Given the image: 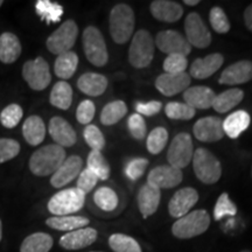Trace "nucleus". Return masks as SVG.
Segmentation results:
<instances>
[{"mask_svg": "<svg viewBox=\"0 0 252 252\" xmlns=\"http://www.w3.org/2000/svg\"><path fill=\"white\" fill-rule=\"evenodd\" d=\"M193 167L196 178L206 185H213L220 179L222 167L217 158L206 149H197L193 154Z\"/></svg>", "mask_w": 252, "mask_h": 252, "instance_id": "39448f33", "label": "nucleus"}, {"mask_svg": "<svg viewBox=\"0 0 252 252\" xmlns=\"http://www.w3.org/2000/svg\"><path fill=\"white\" fill-rule=\"evenodd\" d=\"M84 140L93 151H102L105 147V139L102 131L96 125H88L83 131Z\"/></svg>", "mask_w": 252, "mask_h": 252, "instance_id": "37998d69", "label": "nucleus"}, {"mask_svg": "<svg viewBox=\"0 0 252 252\" xmlns=\"http://www.w3.org/2000/svg\"><path fill=\"white\" fill-rule=\"evenodd\" d=\"M2 4H4V1H2V0H0V7H1Z\"/></svg>", "mask_w": 252, "mask_h": 252, "instance_id": "4d7b16f0", "label": "nucleus"}, {"mask_svg": "<svg viewBox=\"0 0 252 252\" xmlns=\"http://www.w3.org/2000/svg\"><path fill=\"white\" fill-rule=\"evenodd\" d=\"M236 214H237V207L230 200L229 195L226 193L220 194L214 208V219L220 220L225 216H235Z\"/></svg>", "mask_w": 252, "mask_h": 252, "instance_id": "79ce46f5", "label": "nucleus"}, {"mask_svg": "<svg viewBox=\"0 0 252 252\" xmlns=\"http://www.w3.org/2000/svg\"><path fill=\"white\" fill-rule=\"evenodd\" d=\"M162 108V104L159 100H151V102L143 103V102H135V110H137L138 115L140 116H154L160 112Z\"/></svg>", "mask_w": 252, "mask_h": 252, "instance_id": "603ef678", "label": "nucleus"}, {"mask_svg": "<svg viewBox=\"0 0 252 252\" xmlns=\"http://www.w3.org/2000/svg\"><path fill=\"white\" fill-rule=\"evenodd\" d=\"M99 179L97 178L96 174H94L93 172L90 171L89 168H86L84 171H82L78 175L77 180V187L80 190L83 191L84 194L90 193L93 189L96 187L97 182H98Z\"/></svg>", "mask_w": 252, "mask_h": 252, "instance_id": "8fccbe9b", "label": "nucleus"}, {"mask_svg": "<svg viewBox=\"0 0 252 252\" xmlns=\"http://www.w3.org/2000/svg\"><path fill=\"white\" fill-rule=\"evenodd\" d=\"M223 62H224V58L219 53L210 54L203 59H196L190 67V76L197 80L210 77L222 67Z\"/></svg>", "mask_w": 252, "mask_h": 252, "instance_id": "412c9836", "label": "nucleus"}, {"mask_svg": "<svg viewBox=\"0 0 252 252\" xmlns=\"http://www.w3.org/2000/svg\"><path fill=\"white\" fill-rule=\"evenodd\" d=\"M147 166H149V160L145 159V158H135L126 165L125 175L132 181L138 180L144 175Z\"/></svg>", "mask_w": 252, "mask_h": 252, "instance_id": "de8ad7c7", "label": "nucleus"}, {"mask_svg": "<svg viewBox=\"0 0 252 252\" xmlns=\"http://www.w3.org/2000/svg\"><path fill=\"white\" fill-rule=\"evenodd\" d=\"M109 245L115 252H141L138 242L124 234H113L110 236Z\"/></svg>", "mask_w": 252, "mask_h": 252, "instance_id": "4c0bfd02", "label": "nucleus"}, {"mask_svg": "<svg viewBox=\"0 0 252 252\" xmlns=\"http://www.w3.org/2000/svg\"><path fill=\"white\" fill-rule=\"evenodd\" d=\"M168 141V132L163 127H156L147 137V150L152 154H159Z\"/></svg>", "mask_w": 252, "mask_h": 252, "instance_id": "58836bf2", "label": "nucleus"}, {"mask_svg": "<svg viewBox=\"0 0 252 252\" xmlns=\"http://www.w3.org/2000/svg\"><path fill=\"white\" fill-rule=\"evenodd\" d=\"M23 76L31 89L36 91L45 90L52 81L49 65L43 58H36L25 63Z\"/></svg>", "mask_w": 252, "mask_h": 252, "instance_id": "1a4fd4ad", "label": "nucleus"}, {"mask_svg": "<svg viewBox=\"0 0 252 252\" xmlns=\"http://www.w3.org/2000/svg\"><path fill=\"white\" fill-rule=\"evenodd\" d=\"M90 220L82 216H54L46 220L49 228L59 230V231H74V230L86 228Z\"/></svg>", "mask_w": 252, "mask_h": 252, "instance_id": "c85d7f7f", "label": "nucleus"}, {"mask_svg": "<svg viewBox=\"0 0 252 252\" xmlns=\"http://www.w3.org/2000/svg\"><path fill=\"white\" fill-rule=\"evenodd\" d=\"M110 34L118 45L126 43L131 39L134 30V13L128 5L118 4L110 13Z\"/></svg>", "mask_w": 252, "mask_h": 252, "instance_id": "f03ea898", "label": "nucleus"}, {"mask_svg": "<svg viewBox=\"0 0 252 252\" xmlns=\"http://www.w3.org/2000/svg\"><path fill=\"white\" fill-rule=\"evenodd\" d=\"M127 112V106L123 100H113L106 104L100 113V123L110 126L118 123Z\"/></svg>", "mask_w": 252, "mask_h": 252, "instance_id": "f704fd0d", "label": "nucleus"}, {"mask_svg": "<svg viewBox=\"0 0 252 252\" xmlns=\"http://www.w3.org/2000/svg\"><path fill=\"white\" fill-rule=\"evenodd\" d=\"M35 11L41 20L50 25L59 23L61 20L64 9L58 2L49 1V0H39L35 2Z\"/></svg>", "mask_w": 252, "mask_h": 252, "instance_id": "72a5a7b5", "label": "nucleus"}, {"mask_svg": "<svg viewBox=\"0 0 252 252\" xmlns=\"http://www.w3.org/2000/svg\"><path fill=\"white\" fill-rule=\"evenodd\" d=\"M182 181L181 169L173 166H158L150 172L147 182L161 188H174Z\"/></svg>", "mask_w": 252, "mask_h": 252, "instance_id": "f3484780", "label": "nucleus"}, {"mask_svg": "<svg viewBox=\"0 0 252 252\" xmlns=\"http://www.w3.org/2000/svg\"><path fill=\"white\" fill-rule=\"evenodd\" d=\"M78 65V56L74 52H67L56 58L54 64L55 75L62 80H68L75 74Z\"/></svg>", "mask_w": 252, "mask_h": 252, "instance_id": "c756f323", "label": "nucleus"}, {"mask_svg": "<svg viewBox=\"0 0 252 252\" xmlns=\"http://www.w3.org/2000/svg\"><path fill=\"white\" fill-rule=\"evenodd\" d=\"M210 24L214 31L220 34H225L230 31L229 19L220 7H213L209 14Z\"/></svg>", "mask_w": 252, "mask_h": 252, "instance_id": "c03bdc74", "label": "nucleus"}, {"mask_svg": "<svg viewBox=\"0 0 252 252\" xmlns=\"http://www.w3.org/2000/svg\"><path fill=\"white\" fill-rule=\"evenodd\" d=\"M154 56V41L147 31L140 30L133 35L128 49V61L132 67L143 69L149 67Z\"/></svg>", "mask_w": 252, "mask_h": 252, "instance_id": "423d86ee", "label": "nucleus"}, {"mask_svg": "<svg viewBox=\"0 0 252 252\" xmlns=\"http://www.w3.org/2000/svg\"><path fill=\"white\" fill-rule=\"evenodd\" d=\"M187 56L180 54H171L165 59L163 70L167 74H180V72H185L186 69H187Z\"/></svg>", "mask_w": 252, "mask_h": 252, "instance_id": "a18cd8bd", "label": "nucleus"}, {"mask_svg": "<svg viewBox=\"0 0 252 252\" xmlns=\"http://www.w3.org/2000/svg\"><path fill=\"white\" fill-rule=\"evenodd\" d=\"M127 127L131 135L135 138V139H144V137L146 135V123H145L143 116L138 115V113H134V115H131L130 117H128Z\"/></svg>", "mask_w": 252, "mask_h": 252, "instance_id": "09e8293b", "label": "nucleus"}, {"mask_svg": "<svg viewBox=\"0 0 252 252\" xmlns=\"http://www.w3.org/2000/svg\"><path fill=\"white\" fill-rule=\"evenodd\" d=\"M82 166H83V160L77 156H71L65 158L61 166L59 167L58 171L52 175L50 184L54 188H62L65 185L70 184L77 175L82 172Z\"/></svg>", "mask_w": 252, "mask_h": 252, "instance_id": "2eb2a0df", "label": "nucleus"}, {"mask_svg": "<svg viewBox=\"0 0 252 252\" xmlns=\"http://www.w3.org/2000/svg\"><path fill=\"white\" fill-rule=\"evenodd\" d=\"M48 131L56 145L61 147H71L77 140L76 132L62 117H53L50 119Z\"/></svg>", "mask_w": 252, "mask_h": 252, "instance_id": "a211bd4d", "label": "nucleus"}, {"mask_svg": "<svg viewBox=\"0 0 252 252\" xmlns=\"http://www.w3.org/2000/svg\"><path fill=\"white\" fill-rule=\"evenodd\" d=\"M244 93L241 89H229L215 97L213 108L220 113H225L242 102Z\"/></svg>", "mask_w": 252, "mask_h": 252, "instance_id": "2f4dec72", "label": "nucleus"}, {"mask_svg": "<svg viewBox=\"0 0 252 252\" xmlns=\"http://www.w3.org/2000/svg\"><path fill=\"white\" fill-rule=\"evenodd\" d=\"M244 21H245V26L252 32V2L248 6L247 9H245Z\"/></svg>", "mask_w": 252, "mask_h": 252, "instance_id": "864d4df0", "label": "nucleus"}, {"mask_svg": "<svg viewBox=\"0 0 252 252\" xmlns=\"http://www.w3.org/2000/svg\"><path fill=\"white\" fill-rule=\"evenodd\" d=\"M210 225V216L206 210H194L179 219L172 226V232L175 237L188 239L196 237L206 232Z\"/></svg>", "mask_w": 252, "mask_h": 252, "instance_id": "7ed1b4c3", "label": "nucleus"}, {"mask_svg": "<svg viewBox=\"0 0 252 252\" xmlns=\"http://www.w3.org/2000/svg\"><path fill=\"white\" fill-rule=\"evenodd\" d=\"M216 94L208 87H193L184 93V99L187 105L193 109H209L213 108Z\"/></svg>", "mask_w": 252, "mask_h": 252, "instance_id": "b1692460", "label": "nucleus"}, {"mask_svg": "<svg viewBox=\"0 0 252 252\" xmlns=\"http://www.w3.org/2000/svg\"><path fill=\"white\" fill-rule=\"evenodd\" d=\"M94 201L96 206L104 212H112L118 206V196L113 189L100 187L94 191Z\"/></svg>", "mask_w": 252, "mask_h": 252, "instance_id": "e433bc0d", "label": "nucleus"}, {"mask_svg": "<svg viewBox=\"0 0 252 252\" xmlns=\"http://www.w3.org/2000/svg\"><path fill=\"white\" fill-rule=\"evenodd\" d=\"M77 87L82 93L91 97H97L104 94L108 88V80L105 76L96 72H87L78 78Z\"/></svg>", "mask_w": 252, "mask_h": 252, "instance_id": "a878e982", "label": "nucleus"}, {"mask_svg": "<svg viewBox=\"0 0 252 252\" xmlns=\"http://www.w3.org/2000/svg\"><path fill=\"white\" fill-rule=\"evenodd\" d=\"M150 9L154 18L165 23H175L184 14L182 6L171 0H156L151 4Z\"/></svg>", "mask_w": 252, "mask_h": 252, "instance_id": "5701e85b", "label": "nucleus"}, {"mask_svg": "<svg viewBox=\"0 0 252 252\" xmlns=\"http://www.w3.org/2000/svg\"><path fill=\"white\" fill-rule=\"evenodd\" d=\"M65 160V151L59 145H47L35 151L30 159V169L34 175L54 174Z\"/></svg>", "mask_w": 252, "mask_h": 252, "instance_id": "f257e3e1", "label": "nucleus"}, {"mask_svg": "<svg viewBox=\"0 0 252 252\" xmlns=\"http://www.w3.org/2000/svg\"><path fill=\"white\" fill-rule=\"evenodd\" d=\"M78 35V27L74 20L63 23L46 41L47 48L52 54L61 55L70 52Z\"/></svg>", "mask_w": 252, "mask_h": 252, "instance_id": "6e6552de", "label": "nucleus"}, {"mask_svg": "<svg viewBox=\"0 0 252 252\" xmlns=\"http://www.w3.org/2000/svg\"><path fill=\"white\" fill-rule=\"evenodd\" d=\"M160 197H161L160 189L149 182H146L140 188L139 194H138V206L144 219H147L157 212L160 203Z\"/></svg>", "mask_w": 252, "mask_h": 252, "instance_id": "4be33fe9", "label": "nucleus"}, {"mask_svg": "<svg viewBox=\"0 0 252 252\" xmlns=\"http://www.w3.org/2000/svg\"><path fill=\"white\" fill-rule=\"evenodd\" d=\"M20 152V144L14 139L0 138V163L9 161Z\"/></svg>", "mask_w": 252, "mask_h": 252, "instance_id": "49530a36", "label": "nucleus"}, {"mask_svg": "<svg viewBox=\"0 0 252 252\" xmlns=\"http://www.w3.org/2000/svg\"><path fill=\"white\" fill-rule=\"evenodd\" d=\"M250 122V115L247 111H243V110H238V111L229 115L223 121L224 134L228 135L231 139H237L239 135L249 127Z\"/></svg>", "mask_w": 252, "mask_h": 252, "instance_id": "bb28decb", "label": "nucleus"}, {"mask_svg": "<svg viewBox=\"0 0 252 252\" xmlns=\"http://www.w3.org/2000/svg\"><path fill=\"white\" fill-rule=\"evenodd\" d=\"M23 115L24 111L20 105H18V104H9L0 113V123L6 128H14L20 123Z\"/></svg>", "mask_w": 252, "mask_h": 252, "instance_id": "a19ab883", "label": "nucleus"}, {"mask_svg": "<svg viewBox=\"0 0 252 252\" xmlns=\"http://www.w3.org/2000/svg\"><path fill=\"white\" fill-rule=\"evenodd\" d=\"M194 135L197 140L203 143H215L224 137L223 121L219 117H204L195 123Z\"/></svg>", "mask_w": 252, "mask_h": 252, "instance_id": "ddd939ff", "label": "nucleus"}, {"mask_svg": "<svg viewBox=\"0 0 252 252\" xmlns=\"http://www.w3.org/2000/svg\"><path fill=\"white\" fill-rule=\"evenodd\" d=\"M198 201V194L194 188H182L173 195L168 203L169 215L174 219H181Z\"/></svg>", "mask_w": 252, "mask_h": 252, "instance_id": "4468645a", "label": "nucleus"}, {"mask_svg": "<svg viewBox=\"0 0 252 252\" xmlns=\"http://www.w3.org/2000/svg\"><path fill=\"white\" fill-rule=\"evenodd\" d=\"M83 49L88 61L96 67H104L108 63L109 54L105 41L98 28L89 26L83 32Z\"/></svg>", "mask_w": 252, "mask_h": 252, "instance_id": "0eeeda50", "label": "nucleus"}, {"mask_svg": "<svg viewBox=\"0 0 252 252\" xmlns=\"http://www.w3.org/2000/svg\"><path fill=\"white\" fill-rule=\"evenodd\" d=\"M99 180H108L110 176V165L99 151H91L88 157V167Z\"/></svg>", "mask_w": 252, "mask_h": 252, "instance_id": "c9c22d12", "label": "nucleus"}, {"mask_svg": "<svg viewBox=\"0 0 252 252\" xmlns=\"http://www.w3.org/2000/svg\"><path fill=\"white\" fill-rule=\"evenodd\" d=\"M158 48L166 54H180L187 56L191 52V46L187 39L175 31H163L157 34L156 42Z\"/></svg>", "mask_w": 252, "mask_h": 252, "instance_id": "f8f14e48", "label": "nucleus"}, {"mask_svg": "<svg viewBox=\"0 0 252 252\" xmlns=\"http://www.w3.org/2000/svg\"><path fill=\"white\" fill-rule=\"evenodd\" d=\"M166 116L171 119H179V121H189L195 116V109L187 105L186 103L171 102L165 108Z\"/></svg>", "mask_w": 252, "mask_h": 252, "instance_id": "ea45409f", "label": "nucleus"}, {"mask_svg": "<svg viewBox=\"0 0 252 252\" xmlns=\"http://www.w3.org/2000/svg\"><path fill=\"white\" fill-rule=\"evenodd\" d=\"M86 203V194L78 188L59 191L49 200L48 210L55 216H69L81 210Z\"/></svg>", "mask_w": 252, "mask_h": 252, "instance_id": "20e7f679", "label": "nucleus"}, {"mask_svg": "<svg viewBox=\"0 0 252 252\" xmlns=\"http://www.w3.org/2000/svg\"><path fill=\"white\" fill-rule=\"evenodd\" d=\"M185 4L188 6H195L200 4V1H198V0H185Z\"/></svg>", "mask_w": 252, "mask_h": 252, "instance_id": "5fc2aeb1", "label": "nucleus"}, {"mask_svg": "<svg viewBox=\"0 0 252 252\" xmlns=\"http://www.w3.org/2000/svg\"><path fill=\"white\" fill-rule=\"evenodd\" d=\"M241 252H251V251H248V250H244V251H241Z\"/></svg>", "mask_w": 252, "mask_h": 252, "instance_id": "13d9d810", "label": "nucleus"}, {"mask_svg": "<svg viewBox=\"0 0 252 252\" xmlns=\"http://www.w3.org/2000/svg\"><path fill=\"white\" fill-rule=\"evenodd\" d=\"M2 237V225H1V220H0V241H1Z\"/></svg>", "mask_w": 252, "mask_h": 252, "instance_id": "6e6d98bb", "label": "nucleus"}, {"mask_svg": "<svg viewBox=\"0 0 252 252\" xmlns=\"http://www.w3.org/2000/svg\"><path fill=\"white\" fill-rule=\"evenodd\" d=\"M94 112H96V108H94V104L91 100L86 99L81 102L76 111V118L78 123L83 125L89 124L94 117Z\"/></svg>", "mask_w": 252, "mask_h": 252, "instance_id": "3c124183", "label": "nucleus"}, {"mask_svg": "<svg viewBox=\"0 0 252 252\" xmlns=\"http://www.w3.org/2000/svg\"><path fill=\"white\" fill-rule=\"evenodd\" d=\"M252 80V62L243 60L229 65L220 74V83L225 86H237Z\"/></svg>", "mask_w": 252, "mask_h": 252, "instance_id": "6ab92c4d", "label": "nucleus"}, {"mask_svg": "<svg viewBox=\"0 0 252 252\" xmlns=\"http://www.w3.org/2000/svg\"><path fill=\"white\" fill-rule=\"evenodd\" d=\"M186 36L189 45L196 48H207L212 43V34L206 27V24L200 15L191 12L185 20Z\"/></svg>", "mask_w": 252, "mask_h": 252, "instance_id": "9b49d317", "label": "nucleus"}, {"mask_svg": "<svg viewBox=\"0 0 252 252\" xmlns=\"http://www.w3.org/2000/svg\"><path fill=\"white\" fill-rule=\"evenodd\" d=\"M190 76L187 72H180V74H165L158 76L156 80V88L165 96H174L180 94L181 91L190 84Z\"/></svg>", "mask_w": 252, "mask_h": 252, "instance_id": "dca6fc26", "label": "nucleus"}, {"mask_svg": "<svg viewBox=\"0 0 252 252\" xmlns=\"http://www.w3.org/2000/svg\"><path fill=\"white\" fill-rule=\"evenodd\" d=\"M23 134L25 140L32 146H37L42 143L46 135V125L37 116H31L23 125Z\"/></svg>", "mask_w": 252, "mask_h": 252, "instance_id": "cd10ccee", "label": "nucleus"}, {"mask_svg": "<svg viewBox=\"0 0 252 252\" xmlns=\"http://www.w3.org/2000/svg\"><path fill=\"white\" fill-rule=\"evenodd\" d=\"M52 247V236L45 232H35L24 239L20 252H49Z\"/></svg>", "mask_w": 252, "mask_h": 252, "instance_id": "7c9ffc66", "label": "nucleus"}, {"mask_svg": "<svg viewBox=\"0 0 252 252\" xmlns=\"http://www.w3.org/2000/svg\"><path fill=\"white\" fill-rule=\"evenodd\" d=\"M193 154L194 149L191 137L188 133H180L175 135L174 139L172 140L167 153V159L171 163L169 166L181 169L188 166V163L191 161Z\"/></svg>", "mask_w": 252, "mask_h": 252, "instance_id": "9d476101", "label": "nucleus"}, {"mask_svg": "<svg viewBox=\"0 0 252 252\" xmlns=\"http://www.w3.org/2000/svg\"><path fill=\"white\" fill-rule=\"evenodd\" d=\"M50 104L61 110H68L72 103V89L67 82L60 81L50 93Z\"/></svg>", "mask_w": 252, "mask_h": 252, "instance_id": "473e14b6", "label": "nucleus"}, {"mask_svg": "<svg viewBox=\"0 0 252 252\" xmlns=\"http://www.w3.org/2000/svg\"><path fill=\"white\" fill-rule=\"evenodd\" d=\"M21 55V43L13 33L5 32L0 35V61L5 64L14 63Z\"/></svg>", "mask_w": 252, "mask_h": 252, "instance_id": "393cba45", "label": "nucleus"}, {"mask_svg": "<svg viewBox=\"0 0 252 252\" xmlns=\"http://www.w3.org/2000/svg\"><path fill=\"white\" fill-rule=\"evenodd\" d=\"M97 239V231L94 228H82L74 230L62 236L60 245L65 250H81L94 243Z\"/></svg>", "mask_w": 252, "mask_h": 252, "instance_id": "aec40b11", "label": "nucleus"}]
</instances>
